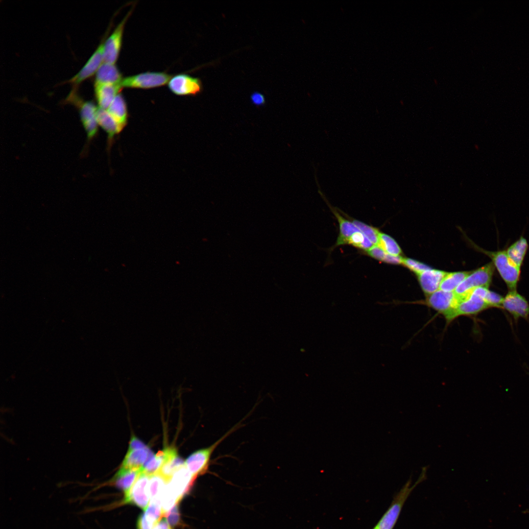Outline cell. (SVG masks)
<instances>
[{
    "label": "cell",
    "mask_w": 529,
    "mask_h": 529,
    "mask_svg": "<svg viewBox=\"0 0 529 529\" xmlns=\"http://www.w3.org/2000/svg\"><path fill=\"white\" fill-rule=\"evenodd\" d=\"M154 456L149 450H128L122 461L121 467L130 469H141Z\"/></svg>",
    "instance_id": "19"
},
{
    "label": "cell",
    "mask_w": 529,
    "mask_h": 529,
    "mask_svg": "<svg viewBox=\"0 0 529 529\" xmlns=\"http://www.w3.org/2000/svg\"><path fill=\"white\" fill-rule=\"evenodd\" d=\"M234 427L224 434L211 446L197 450L192 454L186 460L185 465L189 471L194 477L203 475L208 470L210 458L212 453L216 447L224 438L236 430Z\"/></svg>",
    "instance_id": "6"
},
{
    "label": "cell",
    "mask_w": 529,
    "mask_h": 529,
    "mask_svg": "<svg viewBox=\"0 0 529 529\" xmlns=\"http://www.w3.org/2000/svg\"><path fill=\"white\" fill-rule=\"evenodd\" d=\"M168 87L172 93L178 96L195 95L202 89L199 79L182 73L171 77Z\"/></svg>",
    "instance_id": "13"
},
{
    "label": "cell",
    "mask_w": 529,
    "mask_h": 529,
    "mask_svg": "<svg viewBox=\"0 0 529 529\" xmlns=\"http://www.w3.org/2000/svg\"><path fill=\"white\" fill-rule=\"evenodd\" d=\"M251 100L256 105H260L263 104L265 101L263 95L260 93H255L251 96Z\"/></svg>",
    "instance_id": "35"
},
{
    "label": "cell",
    "mask_w": 529,
    "mask_h": 529,
    "mask_svg": "<svg viewBox=\"0 0 529 529\" xmlns=\"http://www.w3.org/2000/svg\"><path fill=\"white\" fill-rule=\"evenodd\" d=\"M167 455L166 448L159 451L144 465L142 471L149 476L156 473L165 462Z\"/></svg>",
    "instance_id": "26"
},
{
    "label": "cell",
    "mask_w": 529,
    "mask_h": 529,
    "mask_svg": "<svg viewBox=\"0 0 529 529\" xmlns=\"http://www.w3.org/2000/svg\"><path fill=\"white\" fill-rule=\"evenodd\" d=\"M122 79L115 64L103 62L96 74L95 84H120Z\"/></svg>",
    "instance_id": "18"
},
{
    "label": "cell",
    "mask_w": 529,
    "mask_h": 529,
    "mask_svg": "<svg viewBox=\"0 0 529 529\" xmlns=\"http://www.w3.org/2000/svg\"><path fill=\"white\" fill-rule=\"evenodd\" d=\"M423 301L416 302L425 305L435 311L438 314L444 317L450 311L454 309L459 302L457 296L454 292H448L438 289L434 292L426 296Z\"/></svg>",
    "instance_id": "8"
},
{
    "label": "cell",
    "mask_w": 529,
    "mask_h": 529,
    "mask_svg": "<svg viewBox=\"0 0 529 529\" xmlns=\"http://www.w3.org/2000/svg\"><path fill=\"white\" fill-rule=\"evenodd\" d=\"M98 107L106 110L122 88L120 84H95Z\"/></svg>",
    "instance_id": "16"
},
{
    "label": "cell",
    "mask_w": 529,
    "mask_h": 529,
    "mask_svg": "<svg viewBox=\"0 0 529 529\" xmlns=\"http://www.w3.org/2000/svg\"><path fill=\"white\" fill-rule=\"evenodd\" d=\"M489 288L480 287L474 288L465 295L458 297L457 307L444 317L446 325H449L460 316H474L489 309L485 297Z\"/></svg>",
    "instance_id": "1"
},
{
    "label": "cell",
    "mask_w": 529,
    "mask_h": 529,
    "mask_svg": "<svg viewBox=\"0 0 529 529\" xmlns=\"http://www.w3.org/2000/svg\"><path fill=\"white\" fill-rule=\"evenodd\" d=\"M476 247L479 251L484 253L491 259L492 263L505 283L508 291L517 290L521 268L510 260L505 250L489 251Z\"/></svg>",
    "instance_id": "2"
},
{
    "label": "cell",
    "mask_w": 529,
    "mask_h": 529,
    "mask_svg": "<svg viewBox=\"0 0 529 529\" xmlns=\"http://www.w3.org/2000/svg\"><path fill=\"white\" fill-rule=\"evenodd\" d=\"M66 102L72 104L78 108L81 122L86 132L88 141L92 140L97 132L98 106H96L92 101H83L77 94H70L66 98Z\"/></svg>",
    "instance_id": "4"
},
{
    "label": "cell",
    "mask_w": 529,
    "mask_h": 529,
    "mask_svg": "<svg viewBox=\"0 0 529 529\" xmlns=\"http://www.w3.org/2000/svg\"><path fill=\"white\" fill-rule=\"evenodd\" d=\"M352 222L374 245H378L380 232L376 228L356 219H352Z\"/></svg>",
    "instance_id": "28"
},
{
    "label": "cell",
    "mask_w": 529,
    "mask_h": 529,
    "mask_svg": "<svg viewBox=\"0 0 529 529\" xmlns=\"http://www.w3.org/2000/svg\"><path fill=\"white\" fill-rule=\"evenodd\" d=\"M171 76L163 72H145L122 79L120 85L123 87L150 89L166 85Z\"/></svg>",
    "instance_id": "7"
},
{
    "label": "cell",
    "mask_w": 529,
    "mask_h": 529,
    "mask_svg": "<svg viewBox=\"0 0 529 529\" xmlns=\"http://www.w3.org/2000/svg\"><path fill=\"white\" fill-rule=\"evenodd\" d=\"M492 262L471 271L457 288L454 292L459 297L465 295L472 289L480 287L489 288L495 271Z\"/></svg>",
    "instance_id": "5"
},
{
    "label": "cell",
    "mask_w": 529,
    "mask_h": 529,
    "mask_svg": "<svg viewBox=\"0 0 529 529\" xmlns=\"http://www.w3.org/2000/svg\"><path fill=\"white\" fill-rule=\"evenodd\" d=\"M332 211L337 218L339 226V234L336 246L346 244L348 239L360 230L352 222L344 218L336 210L332 209Z\"/></svg>",
    "instance_id": "23"
},
{
    "label": "cell",
    "mask_w": 529,
    "mask_h": 529,
    "mask_svg": "<svg viewBox=\"0 0 529 529\" xmlns=\"http://www.w3.org/2000/svg\"><path fill=\"white\" fill-rule=\"evenodd\" d=\"M165 516L170 526L172 528L180 527L182 526V522L181 519L179 510V503L176 504L168 511L166 512L163 516Z\"/></svg>",
    "instance_id": "30"
},
{
    "label": "cell",
    "mask_w": 529,
    "mask_h": 529,
    "mask_svg": "<svg viewBox=\"0 0 529 529\" xmlns=\"http://www.w3.org/2000/svg\"><path fill=\"white\" fill-rule=\"evenodd\" d=\"M447 273L431 268L417 275L419 285L425 296L439 289L441 283Z\"/></svg>",
    "instance_id": "14"
},
{
    "label": "cell",
    "mask_w": 529,
    "mask_h": 529,
    "mask_svg": "<svg viewBox=\"0 0 529 529\" xmlns=\"http://www.w3.org/2000/svg\"><path fill=\"white\" fill-rule=\"evenodd\" d=\"M155 525L153 522L146 517L144 513L141 514L138 518L137 529H152Z\"/></svg>",
    "instance_id": "33"
},
{
    "label": "cell",
    "mask_w": 529,
    "mask_h": 529,
    "mask_svg": "<svg viewBox=\"0 0 529 529\" xmlns=\"http://www.w3.org/2000/svg\"><path fill=\"white\" fill-rule=\"evenodd\" d=\"M97 121L98 125L107 133L110 140L120 132L123 128L117 122L106 110L99 108L97 113Z\"/></svg>",
    "instance_id": "22"
},
{
    "label": "cell",
    "mask_w": 529,
    "mask_h": 529,
    "mask_svg": "<svg viewBox=\"0 0 529 529\" xmlns=\"http://www.w3.org/2000/svg\"><path fill=\"white\" fill-rule=\"evenodd\" d=\"M106 111L119 125L124 128L127 120V109L121 94L120 93L116 96Z\"/></svg>",
    "instance_id": "20"
},
{
    "label": "cell",
    "mask_w": 529,
    "mask_h": 529,
    "mask_svg": "<svg viewBox=\"0 0 529 529\" xmlns=\"http://www.w3.org/2000/svg\"><path fill=\"white\" fill-rule=\"evenodd\" d=\"M528 248L529 244L527 240L524 237L521 236L505 251L510 260L521 268Z\"/></svg>",
    "instance_id": "21"
},
{
    "label": "cell",
    "mask_w": 529,
    "mask_h": 529,
    "mask_svg": "<svg viewBox=\"0 0 529 529\" xmlns=\"http://www.w3.org/2000/svg\"><path fill=\"white\" fill-rule=\"evenodd\" d=\"M426 470L423 468L420 478L411 486H410L411 481L409 479L394 497L391 505L373 529H393L406 499L416 485L425 478Z\"/></svg>",
    "instance_id": "3"
},
{
    "label": "cell",
    "mask_w": 529,
    "mask_h": 529,
    "mask_svg": "<svg viewBox=\"0 0 529 529\" xmlns=\"http://www.w3.org/2000/svg\"><path fill=\"white\" fill-rule=\"evenodd\" d=\"M142 468L130 469L120 467L115 475L105 484L112 485L126 493L142 472Z\"/></svg>",
    "instance_id": "15"
},
{
    "label": "cell",
    "mask_w": 529,
    "mask_h": 529,
    "mask_svg": "<svg viewBox=\"0 0 529 529\" xmlns=\"http://www.w3.org/2000/svg\"><path fill=\"white\" fill-rule=\"evenodd\" d=\"M104 42L103 40L81 69L72 77L67 80V83L72 85V90L83 81L96 74L99 67L103 63Z\"/></svg>",
    "instance_id": "10"
},
{
    "label": "cell",
    "mask_w": 529,
    "mask_h": 529,
    "mask_svg": "<svg viewBox=\"0 0 529 529\" xmlns=\"http://www.w3.org/2000/svg\"><path fill=\"white\" fill-rule=\"evenodd\" d=\"M168 482L158 473L150 476L148 491L150 501H161L162 494Z\"/></svg>",
    "instance_id": "25"
},
{
    "label": "cell",
    "mask_w": 529,
    "mask_h": 529,
    "mask_svg": "<svg viewBox=\"0 0 529 529\" xmlns=\"http://www.w3.org/2000/svg\"><path fill=\"white\" fill-rule=\"evenodd\" d=\"M402 264L415 273L416 275L431 268L428 265L421 262L410 258H403Z\"/></svg>",
    "instance_id": "31"
},
{
    "label": "cell",
    "mask_w": 529,
    "mask_h": 529,
    "mask_svg": "<svg viewBox=\"0 0 529 529\" xmlns=\"http://www.w3.org/2000/svg\"><path fill=\"white\" fill-rule=\"evenodd\" d=\"M346 243L367 251L374 245L361 231L354 233L347 240Z\"/></svg>",
    "instance_id": "29"
},
{
    "label": "cell",
    "mask_w": 529,
    "mask_h": 529,
    "mask_svg": "<svg viewBox=\"0 0 529 529\" xmlns=\"http://www.w3.org/2000/svg\"><path fill=\"white\" fill-rule=\"evenodd\" d=\"M153 529H172V527L168 522L167 519L164 518L158 522Z\"/></svg>",
    "instance_id": "36"
},
{
    "label": "cell",
    "mask_w": 529,
    "mask_h": 529,
    "mask_svg": "<svg viewBox=\"0 0 529 529\" xmlns=\"http://www.w3.org/2000/svg\"><path fill=\"white\" fill-rule=\"evenodd\" d=\"M386 253L396 256H401L402 251L397 242L390 236L380 232L377 245Z\"/></svg>",
    "instance_id": "27"
},
{
    "label": "cell",
    "mask_w": 529,
    "mask_h": 529,
    "mask_svg": "<svg viewBox=\"0 0 529 529\" xmlns=\"http://www.w3.org/2000/svg\"><path fill=\"white\" fill-rule=\"evenodd\" d=\"M470 272L471 271L448 272L441 283L439 289L448 292H454Z\"/></svg>",
    "instance_id": "24"
},
{
    "label": "cell",
    "mask_w": 529,
    "mask_h": 529,
    "mask_svg": "<svg viewBox=\"0 0 529 529\" xmlns=\"http://www.w3.org/2000/svg\"><path fill=\"white\" fill-rule=\"evenodd\" d=\"M148 447L140 440L134 436H132L129 443L128 450L147 449Z\"/></svg>",
    "instance_id": "34"
},
{
    "label": "cell",
    "mask_w": 529,
    "mask_h": 529,
    "mask_svg": "<svg viewBox=\"0 0 529 529\" xmlns=\"http://www.w3.org/2000/svg\"><path fill=\"white\" fill-rule=\"evenodd\" d=\"M502 307L512 316L515 322L520 318H529V303L517 290L508 291L504 297Z\"/></svg>",
    "instance_id": "11"
},
{
    "label": "cell",
    "mask_w": 529,
    "mask_h": 529,
    "mask_svg": "<svg viewBox=\"0 0 529 529\" xmlns=\"http://www.w3.org/2000/svg\"><path fill=\"white\" fill-rule=\"evenodd\" d=\"M130 15V12L119 23L104 42L103 62L115 64L117 61L122 46L124 26Z\"/></svg>",
    "instance_id": "12"
},
{
    "label": "cell",
    "mask_w": 529,
    "mask_h": 529,
    "mask_svg": "<svg viewBox=\"0 0 529 529\" xmlns=\"http://www.w3.org/2000/svg\"><path fill=\"white\" fill-rule=\"evenodd\" d=\"M503 299L504 297L500 294L489 290L485 297V301L489 308L502 309Z\"/></svg>",
    "instance_id": "32"
},
{
    "label": "cell",
    "mask_w": 529,
    "mask_h": 529,
    "mask_svg": "<svg viewBox=\"0 0 529 529\" xmlns=\"http://www.w3.org/2000/svg\"><path fill=\"white\" fill-rule=\"evenodd\" d=\"M150 476L142 471L130 490L124 494V504L145 509L150 499L148 491Z\"/></svg>",
    "instance_id": "9"
},
{
    "label": "cell",
    "mask_w": 529,
    "mask_h": 529,
    "mask_svg": "<svg viewBox=\"0 0 529 529\" xmlns=\"http://www.w3.org/2000/svg\"><path fill=\"white\" fill-rule=\"evenodd\" d=\"M167 455L165 462L156 473L160 475L167 482L173 474L185 465L183 460L178 455L174 448H167Z\"/></svg>",
    "instance_id": "17"
}]
</instances>
